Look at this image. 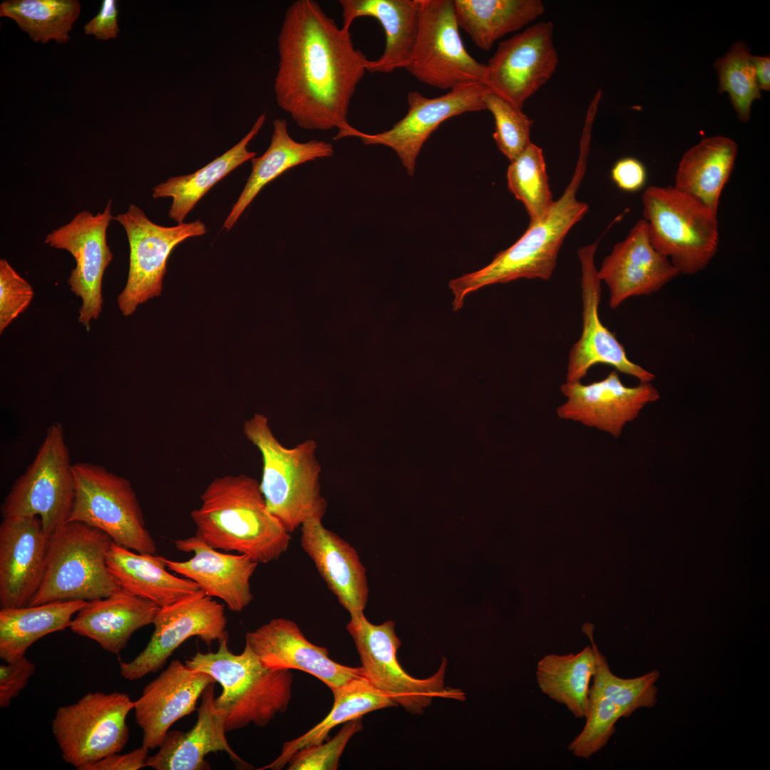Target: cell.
<instances>
[{
  "instance_id": "1",
  "label": "cell",
  "mask_w": 770,
  "mask_h": 770,
  "mask_svg": "<svg viewBox=\"0 0 770 770\" xmlns=\"http://www.w3.org/2000/svg\"><path fill=\"white\" fill-rule=\"evenodd\" d=\"M277 49V106L304 129L338 128L334 140L358 137L348 112L369 60L354 48L349 29L339 27L317 1L297 0L286 10Z\"/></svg>"
},
{
  "instance_id": "2",
  "label": "cell",
  "mask_w": 770,
  "mask_h": 770,
  "mask_svg": "<svg viewBox=\"0 0 770 770\" xmlns=\"http://www.w3.org/2000/svg\"><path fill=\"white\" fill-rule=\"evenodd\" d=\"M190 516L195 535L210 547L247 555L255 562L277 560L292 536L268 510L260 483L245 474L214 478Z\"/></svg>"
},
{
  "instance_id": "3",
  "label": "cell",
  "mask_w": 770,
  "mask_h": 770,
  "mask_svg": "<svg viewBox=\"0 0 770 770\" xmlns=\"http://www.w3.org/2000/svg\"><path fill=\"white\" fill-rule=\"evenodd\" d=\"M590 137L589 132L582 133L573 178L546 214L530 222L523 235L510 247L498 252L490 264L450 281L454 309L463 307L469 293L488 285L520 278L548 280L551 277L567 234L589 210L587 204L578 200L576 195L586 170Z\"/></svg>"
},
{
  "instance_id": "4",
  "label": "cell",
  "mask_w": 770,
  "mask_h": 770,
  "mask_svg": "<svg viewBox=\"0 0 770 770\" xmlns=\"http://www.w3.org/2000/svg\"><path fill=\"white\" fill-rule=\"evenodd\" d=\"M242 430L261 454L260 487L270 513L289 533L310 520H322L328 503L321 491L322 468L315 441L306 439L294 447L284 446L262 414L246 420Z\"/></svg>"
},
{
  "instance_id": "5",
  "label": "cell",
  "mask_w": 770,
  "mask_h": 770,
  "mask_svg": "<svg viewBox=\"0 0 770 770\" xmlns=\"http://www.w3.org/2000/svg\"><path fill=\"white\" fill-rule=\"evenodd\" d=\"M185 665L207 673L222 687L215 705L225 712L226 732L250 724L265 727L286 711L292 698L293 675L289 669L265 667L246 644L242 653L233 654L228 637L219 641L217 652L197 651L185 660Z\"/></svg>"
},
{
  "instance_id": "6",
  "label": "cell",
  "mask_w": 770,
  "mask_h": 770,
  "mask_svg": "<svg viewBox=\"0 0 770 770\" xmlns=\"http://www.w3.org/2000/svg\"><path fill=\"white\" fill-rule=\"evenodd\" d=\"M113 542L107 533L85 523H65L50 535L44 578L29 605L91 601L120 590L106 563Z\"/></svg>"
},
{
  "instance_id": "7",
  "label": "cell",
  "mask_w": 770,
  "mask_h": 770,
  "mask_svg": "<svg viewBox=\"0 0 770 770\" xmlns=\"http://www.w3.org/2000/svg\"><path fill=\"white\" fill-rule=\"evenodd\" d=\"M643 217L653 247L680 274L704 270L719 245L717 213L674 186H650L642 195Z\"/></svg>"
},
{
  "instance_id": "8",
  "label": "cell",
  "mask_w": 770,
  "mask_h": 770,
  "mask_svg": "<svg viewBox=\"0 0 770 770\" xmlns=\"http://www.w3.org/2000/svg\"><path fill=\"white\" fill-rule=\"evenodd\" d=\"M394 627L391 620L374 625L364 613L351 617L346 625L369 682L414 714H421L436 697L463 700V692L445 686V658L436 672L427 678L417 679L406 673L397 660L401 640Z\"/></svg>"
},
{
  "instance_id": "9",
  "label": "cell",
  "mask_w": 770,
  "mask_h": 770,
  "mask_svg": "<svg viewBox=\"0 0 770 770\" xmlns=\"http://www.w3.org/2000/svg\"><path fill=\"white\" fill-rule=\"evenodd\" d=\"M76 482L63 427L53 423L33 462L12 485L1 506L3 518L38 516L51 535L71 515Z\"/></svg>"
},
{
  "instance_id": "10",
  "label": "cell",
  "mask_w": 770,
  "mask_h": 770,
  "mask_svg": "<svg viewBox=\"0 0 770 770\" xmlns=\"http://www.w3.org/2000/svg\"><path fill=\"white\" fill-rule=\"evenodd\" d=\"M76 494L68 521H81L107 533L114 543L140 553L157 546L145 527L130 482L89 462L73 464Z\"/></svg>"
},
{
  "instance_id": "11",
  "label": "cell",
  "mask_w": 770,
  "mask_h": 770,
  "mask_svg": "<svg viewBox=\"0 0 770 770\" xmlns=\"http://www.w3.org/2000/svg\"><path fill=\"white\" fill-rule=\"evenodd\" d=\"M133 707L125 693L96 692L58 708L51 727L65 762L83 770L119 753L129 739L126 717Z\"/></svg>"
},
{
  "instance_id": "12",
  "label": "cell",
  "mask_w": 770,
  "mask_h": 770,
  "mask_svg": "<svg viewBox=\"0 0 770 770\" xmlns=\"http://www.w3.org/2000/svg\"><path fill=\"white\" fill-rule=\"evenodd\" d=\"M419 31L406 70L440 89L480 83L488 87V67L466 50L452 0H419Z\"/></svg>"
},
{
  "instance_id": "13",
  "label": "cell",
  "mask_w": 770,
  "mask_h": 770,
  "mask_svg": "<svg viewBox=\"0 0 770 770\" xmlns=\"http://www.w3.org/2000/svg\"><path fill=\"white\" fill-rule=\"evenodd\" d=\"M114 219L125 229L130 247L128 279L117 299L120 310L127 317L138 305L160 294L167 260L175 246L205 234L207 229L199 220L172 227L155 224L133 204Z\"/></svg>"
},
{
  "instance_id": "14",
  "label": "cell",
  "mask_w": 770,
  "mask_h": 770,
  "mask_svg": "<svg viewBox=\"0 0 770 770\" xmlns=\"http://www.w3.org/2000/svg\"><path fill=\"white\" fill-rule=\"evenodd\" d=\"M155 630L145 649L129 662L120 661V674L135 680L162 669L186 640L197 637L210 645L228 637L224 607L202 590L160 607Z\"/></svg>"
},
{
  "instance_id": "15",
  "label": "cell",
  "mask_w": 770,
  "mask_h": 770,
  "mask_svg": "<svg viewBox=\"0 0 770 770\" xmlns=\"http://www.w3.org/2000/svg\"><path fill=\"white\" fill-rule=\"evenodd\" d=\"M111 206V200L104 210L95 215L88 210L80 212L44 240L51 247L68 251L76 260L68 282L71 291L81 299L78 320L88 330L91 321L101 313L103 276L113 259L106 240L108 227L115 218Z\"/></svg>"
},
{
  "instance_id": "16",
  "label": "cell",
  "mask_w": 770,
  "mask_h": 770,
  "mask_svg": "<svg viewBox=\"0 0 770 770\" xmlns=\"http://www.w3.org/2000/svg\"><path fill=\"white\" fill-rule=\"evenodd\" d=\"M553 24L540 21L500 42L488 67V88L518 108L555 72Z\"/></svg>"
},
{
  "instance_id": "17",
  "label": "cell",
  "mask_w": 770,
  "mask_h": 770,
  "mask_svg": "<svg viewBox=\"0 0 770 770\" xmlns=\"http://www.w3.org/2000/svg\"><path fill=\"white\" fill-rule=\"evenodd\" d=\"M488 90L480 83L465 84L433 98L419 91L409 92L407 113L391 128L376 134L360 131L357 138L365 145H382L391 148L412 176L418 155L430 135L448 118L466 112L486 110L484 98Z\"/></svg>"
},
{
  "instance_id": "18",
  "label": "cell",
  "mask_w": 770,
  "mask_h": 770,
  "mask_svg": "<svg viewBox=\"0 0 770 770\" xmlns=\"http://www.w3.org/2000/svg\"><path fill=\"white\" fill-rule=\"evenodd\" d=\"M597 244L596 241L578 250L581 265L582 330L570 351L566 381H580L592 366L602 364L637 378L640 383H650L654 375L630 361L624 346L600 321L601 280L595 262Z\"/></svg>"
},
{
  "instance_id": "19",
  "label": "cell",
  "mask_w": 770,
  "mask_h": 770,
  "mask_svg": "<svg viewBox=\"0 0 770 770\" xmlns=\"http://www.w3.org/2000/svg\"><path fill=\"white\" fill-rule=\"evenodd\" d=\"M245 644L265 667L305 672L332 691L366 677L361 667H348L333 661L325 647L310 642L298 625L287 618L272 619L247 632Z\"/></svg>"
},
{
  "instance_id": "20",
  "label": "cell",
  "mask_w": 770,
  "mask_h": 770,
  "mask_svg": "<svg viewBox=\"0 0 770 770\" xmlns=\"http://www.w3.org/2000/svg\"><path fill=\"white\" fill-rule=\"evenodd\" d=\"M560 391L567 401L557 409L559 418L578 421L618 438L625 424L636 419L649 403L659 399L650 383L626 386L617 371L590 384L566 381Z\"/></svg>"
},
{
  "instance_id": "21",
  "label": "cell",
  "mask_w": 770,
  "mask_h": 770,
  "mask_svg": "<svg viewBox=\"0 0 770 770\" xmlns=\"http://www.w3.org/2000/svg\"><path fill=\"white\" fill-rule=\"evenodd\" d=\"M49 538L38 516L3 518L0 525L1 608L29 605L44 578Z\"/></svg>"
},
{
  "instance_id": "22",
  "label": "cell",
  "mask_w": 770,
  "mask_h": 770,
  "mask_svg": "<svg viewBox=\"0 0 770 770\" xmlns=\"http://www.w3.org/2000/svg\"><path fill=\"white\" fill-rule=\"evenodd\" d=\"M610 290L611 309L632 297L650 295L680 275L652 245L647 222L640 220L627 237L613 247L597 272Z\"/></svg>"
},
{
  "instance_id": "23",
  "label": "cell",
  "mask_w": 770,
  "mask_h": 770,
  "mask_svg": "<svg viewBox=\"0 0 770 770\" xmlns=\"http://www.w3.org/2000/svg\"><path fill=\"white\" fill-rule=\"evenodd\" d=\"M211 682H216L207 673L173 660L134 701L135 721L143 731L142 745L148 749L159 747L170 727L195 710L197 699Z\"/></svg>"
},
{
  "instance_id": "24",
  "label": "cell",
  "mask_w": 770,
  "mask_h": 770,
  "mask_svg": "<svg viewBox=\"0 0 770 770\" xmlns=\"http://www.w3.org/2000/svg\"><path fill=\"white\" fill-rule=\"evenodd\" d=\"M182 552L192 553L185 561L167 559V568L196 582L207 595L223 600L230 610L240 612L252 600L250 579L258 565L244 554L219 552L196 535L174 542Z\"/></svg>"
},
{
  "instance_id": "25",
  "label": "cell",
  "mask_w": 770,
  "mask_h": 770,
  "mask_svg": "<svg viewBox=\"0 0 770 770\" xmlns=\"http://www.w3.org/2000/svg\"><path fill=\"white\" fill-rule=\"evenodd\" d=\"M300 543L339 604L350 614L364 613L369 595L366 568L348 542L314 519L301 527Z\"/></svg>"
},
{
  "instance_id": "26",
  "label": "cell",
  "mask_w": 770,
  "mask_h": 770,
  "mask_svg": "<svg viewBox=\"0 0 770 770\" xmlns=\"http://www.w3.org/2000/svg\"><path fill=\"white\" fill-rule=\"evenodd\" d=\"M215 683H210L204 689L197 719L192 729L168 731L158 751L148 756L147 767L155 770L208 769L205 757L217 751L226 752L237 766H250L233 751L226 739L225 714L215 705Z\"/></svg>"
},
{
  "instance_id": "27",
  "label": "cell",
  "mask_w": 770,
  "mask_h": 770,
  "mask_svg": "<svg viewBox=\"0 0 770 770\" xmlns=\"http://www.w3.org/2000/svg\"><path fill=\"white\" fill-rule=\"evenodd\" d=\"M159 609L155 603L121 589L106 597L88 601L69 628L118 654L135 631L153 623Z\"/></svg>"
},
{
  "instance_id": "28",
  "label": "cell",
  "mask_w": 770,
  "mask_h": 770,
  "mask_svg": "<svg viewBox=\"0 0 770 770\" xmlns=\"http://www.w3.org/2000/svg\"><path fill=\"white\" fill-rule=\"evenodd\" d=\"M342 27L349 29L359 17L376 19L386 36V46L376 60H369L366 71L391 73L410 64L419 31V0H340Z\"/></svg>"
},
{
  "instance_id": "29",
  "label": "cell",
  "mask_w": 770,
  "mask_h": 770,
  "mask_svg": "<svg viewBox=\"0 0 770 770\" xmlns=\"http://www.w3.org/2000/svg\"><path fill=\"white\" fill-rule=\"evenodd\" d=\"M106 563L122 589L160 607L200 589L194 581L168 572L163 556L135 553L114 542L108 550Z\"/></svg>"
},
{
  "instance_id": "30",
  "label": "cell",
  "mask_w": 770,
  "mask_h": 770,
  "mask_svg": "<svg viewBox=\"0 0 770 770\" xmlns=\"http://www.w3.org/2000/svg\"><path fill=\"white\" fill-rule=\"evenodd\" d=\"M334 152L332 145L322 140L296 141L288 133L286 120L275 118L270 144L261 156L251 159V174L225 220L222 229L230 230L246 207L270 182L294 166L318 158L332 157Z\"/></svg>"
},
{
  "instance_id": "31",
  "label": "cell",
  "mask_w": 770,
  "mask_h": 770,
  "mask_svg": "<svg viewBox=\"0 0 770 770\" xmlns=\"http://www.w3.org/2000/svg\"><path fill=\"white\" fill-rule=\"evenodd\" d=\"M737 145L717 135L689 149L679 162L673 185L717 214L719 200L733 171Z\"/></svg>"
},
{
  "instance_id": "32",
  "label": "cell",
  "mask_w": 770,
  "mask_h": 770,
  "mask_svg": "<svg viewBox=\"0 0 770 770\" xmlns=\"http://www.w3.org/2000/svg\"><path fill=\"white\" fill-rule=\"evenodd\" d=\"M88 601H53L0 610V657L6 662L24 656L38 640L70 627Z\"/></svg>"
},
{
  "instance_id": "33",
  "label": "cell",
  "mask_w": 770,
  "mask_h": 770,
  "mask_svg": "<svg viewBox=\"0 0 770 770\" xmlns=\"http://www.w3.org/2000/svg\"><path fill=\"white\" fill-rule=\"evenodd\" d=\"M265 119L264 113L244 138L205 167L192 174L171 177L153 188L154 198L172 197L168 212L171 219L178 224L183 223L189 212L215 183L255 157L256 153L248 150L247 145L262 128Z\"/></svg>"
},
{
  "instance_id": "34",
  "label": "cell",
  "mask_w": 770,
  "mask_h": 770,
  "mask_svg": "<svg viewBox=\"0 0 770 770\" xmlns=\"http://www.w3.org/2000/svg\"><path fill=\"white\" fill-rule=\"evenodd\" d=\"M458 27L480 48L488 51L496 41L540 16V0H454Z\"/></svg>"
},
{
  "instance_id": "35",
  "label": "cell",
  "mask_w": 770,
  "mask_h": 770,
  "mask_svg": "<svg viewBox=\"0 0 770 770\" xmlns=\"http://www.w3.org/2000/svg\"><path fill=\"white\" fill-rule=\"evenodd\" d=\"M333 707L319 724L297 739L284 743L280 755L259 769H282L298 751L324 741L337 726L381 709L396 706L386 694L374 687L366 677L354 680L332 691Z\"/></svg>"
},
{
  "instance_id": "36",
  "label": "cell",
  "mask_w": 770,
  "mask_h": 770,
  "mask_svg": "<svg viewBox=\"0 0 770 770\" xmlns=\"http://www.w3.org/2000/svg\"><path fill=\"white\" fill-rule=\"evenodd\" d=\"M595 662L592 645L575 654H547L537 664L539 688L548 697L565 705L575 717L585 718Z\"/></svg>"
},
{
  "instance_id": "37",
  "label": "cell",
  "mask_w": 770,
  "mask_h": 770,
  "mask_svg": "<svg viewBox=\"0 0 770 770\" xmlns=\"http://www.w3.org/2000/svg\"><path fill=\"white\" fill-rule=\"evenodd\" d=\"M81 11L78 0H7L0 16L14 20L35 42L65 43Z\"/></svg>"
},
{
  "instance_id": "38",
  "label": "cell",
  "mask_w": 770,
  "mask_h": 770,
  "mask_svg": "<svg viewBox=\"0 0 770 770\" xmlns=\"http://www.w3.org/2000/svg\"><path fill=\"white\" fill-rule=\"evenodd\" d=\"M582 630L590 639L595 654V669L589 693L603 697L625 710L627 717L640 708H652L657 702L658 689L656 682L659 678L658 670L631 679H624L610 670L606 657L594 642L593 626L585 624Z\"/></svg>"
},
{
  "instance_id": "39",
  "label": "cell",
  "mask_w": 770,
  "mask_h": 770,
  "mask_svg": "<svg viewBox=\"0 0 770 770\" xmlns=\"http://www.w3.org/2000/svg\"><path fill=\"white\" fill-rule=\"evenodd\" d=\"M507 181L510 192L524 205L530 222L540 219L552 207L554 200L543 152L533 143L510 162Z\"/></svg>"
},
{
  "instance_id": "40",
  "label": "cell",
  "mask_w": 770,
  "mask_h": 770,
  "mask_svg": "<svg viewBox=\"0 0 770 770\" xmlns=\"http://www.w3.org/2000/svg\"><path fill=\"white\" fill-rule=\"evenodd\" d=\"M719 76V92L727 91L742 122L750 117L753 101L761 98L752 55L745 43L736 42L714 63Z\"/></svg>"
},
{
  "instance_id": "41",
  "label": "cell",
  "mask_w": 770,
  "mask_h": 770,
  "mask_svg": "<svg viewBox=\"0 0 770 770\" xmlns=\"http://www.w3.org/2000/svg\"><path fill=\"white\" fill-rule=\"evenodd\" d=\"M627 717L623 709L609 699L588 693L585 724L568 748L577 757L588 759L605 746L615 732V724Z\"/></svg>"
},
{
  "instance_id": "42",
  "label": "cell",
  "mask_w": 770,
  "mask_h": 770,
  "mask_svg": "<svg viewBox=\"0 0 770 770\" xmlns=\"http://www.w3.org/2000/svg\"><path fill=\"white\" fill-rule=\"evenodd\" d=\"M484 103L486 110L491 113L495 120V142L500 151L511 162L531 143L530 129L533 120L522 109L490 89L485 95Z\"/></svg>"
},
{
  "instance_id": "43",
  "label": "cell",
  "mask_w": 770,
  "mask_h": 770,
  "mask_svg": "<svg viewBox=\"0 0 770 770\" xmlns=\"http://www.w3.org/2000/svg\"><path fill=\"white\" fill-rule=\"evenodd\" d=\"M362 729L361 717L348 721L327 742L312 745L296 752L289 759L287 769L337 770L348 742Z\"/></svg>"
},
{
  "instance_id": "44",
  "label": "cell",
  "mask_w": 770,
  "mask_h": 770,
  "mask_svg": "<svg viewBox=\"0 0 770 770\" xmlns=\"http://www.w3.org/2000/svg\"><path fill=\"white\" fill-rule=\"evenodd\" d=\"M31 285L5 259L0 260V334L31 302Z\"/></svg>"
},
{
  "instance_id": "45",
  "label": "cell",
  "mask_w": 770,
  "mask_h": 770,
  "mask_svg": "<svg viewBox=\"0 0 770 770\" xmlns=\"http://www.w3.org/2000/svg\"><path fill=\"white\" fill-rule=\"evenodd\" d=\"M36 671L35 665L25 656L0 665V707H8L11 700L26 687Z\"/></svg>"
},
{
  "instance_id": "46",
  "label": "cell",
  "mask_w": 770,
  "mask_h": 770,
  "mask_svg": "<svg viewBox=\"0 0 770 770\" xmlns=\"http://www.w3.org/2000/svg\"><path fill=\"white\" fill-rule=\"evenodd\" d=\"M611 178L621 190L635 192L645 185L647 171L643 163L638 159L625 157L619 159L612 166Z\"/></svg>"
},
{
  "instance_id": "47",
  "label": "cell",
  "mask_w": 770,
  "mask_h": 770,
  "mask_svg": "<svg viewBox=\"0 0 770 770\" xmlns=\"http://www.w3.org/2000/svg\"><path fill=\"white\" fill-rule=\"evenodd\" d=\"M118 17L117 1L103 0L98 14L84 26V32L98 40L115 38L120 31Z\"/></svg>"
},
{
  "instance_id": "48",
  "label": "cell",
  "mask_w": 770,
  "mask_h": 770,
  "mask_svg": "<svg viewBox=\"0 0 770 770\" xmlns=\"http://www.w3.org/2000/svg\"><path fill=\"white\" fill-rule=\"evenodd\" d=\"M149 749L144 746L132 751L115 753L86 766L83 770H138L147 767Z\"/></svg>"
},
{
  "instance_id": "49",
  "label": "cell",
  "mask_w": 770,
  "mask_h": 770,
  "mask_svg": "<svg viewBox=\"0 0 770 770\" xmlns=\"http://www.w3.org/2000/svg\"><path fill=\"white\" fill-rule=\"evenodd\" d=\"M752 61L754 64L756 76L759 89L769 91L770 89V56H752Z\"/></svg>"
}]
</instances>
